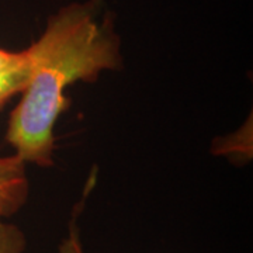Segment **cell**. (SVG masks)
<instances>
[{
    "label": "cell",
    "mask_w": 253,
    "mask_h": 253,
    "mask_svg": "<svg viewBox=\"0 0 253 253\" xmlns=\"http://www.w3.org/2000/svg\"><path fill=\"white\" fill-rule=\"evenodd\" d=\"M94 181H96V174L91 173L90 176H89V179H87L84 191L82 194L81 201L73 207L71 221H69V225H68V235L65 236L62 241H61V244L58 245V253H86L84 249H83V244H82L81 239L79 217H81L82 211H83L86 200H87L89 194H90L91 190H93Z\"/></svg>",
    "instance_id": "3"
},
{
    "label": "cell",
    "mask_w": 253,
    "mask_h": 253,
    "mask_svg": "<svg viewBox=\"0 0 253 253\" xmlns=\"http://www.w3.org/2000/svg\"><path fill=\"white\" fill-rule=\"evenodd\" d=\"M26 51L30 78L10 113L6 142L26 165L51 168L55 126L71 109L68 89L79 82L94 83L106 71L121 69V40L101 0H87L52 14Z\"/></svg>",
    "instance_id": "1"
},
{
    "label": "cell",
    "mask_w": 253,
    "mask_h": 253,
    "mask_svg": "<svg viewBox=\"0 0 253 253\" xmlns=\"http://www.w3.org/2000/svg\"><path fill=\"white\" fill-rule=\"evenodd\" d=\"M24 59H26V49L9 51V49L0 46V73L16 68Z\"/></svg>",
    "instance_id": "6"
},
{
    "label": "cell",
    "mask_w": 253,
    "mask_h": 253,
    "mask_svg": "<svg viewBox=\"0 0 253 253\" xmlns=\"http://www.w3.org/2000/svg\"><path fill=\"white\" fill-rule=\"evenodd\" d=\"M30 78V59L26 51V59L18 66L0 73V110L14 96L24 90Z\"/></svg>",
    "instance_id": "4"
},
{
    "label": "cell",
    "mask_w": 253,
    "mask_h": 253,
    "mask_svg": "<svg viewBox=\"0 0 253 253\" xmlns=\"http://www.w3.org/2000/svg\"><path fill=\"white\" fill-rule=\"evenodd\" d=\"M30 196L27 165L17 155H0V215L13 217Z\"/></svg>",
    "instance_id": "2"
},
{
    "label": "cell",
    "mask_w": 253,
    "mask_h": 253,
    "mask_svg": "<svg viewBox=\"0 0 253 253\" xmlns=\"http://www.w3.org/2000/svg\"><path fill=\"white\" fill-rule=\"evenodd\" d=\"M9 218L0 215V253H24L27 249V236Z\"/></svg>",
    "instance_id": "5"
}]
</instances>
